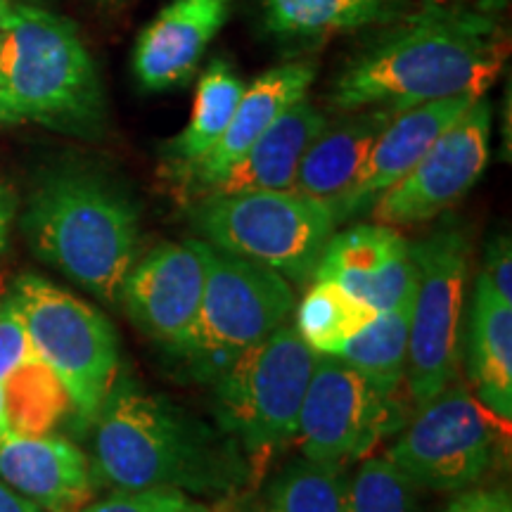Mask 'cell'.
Masks as SVG:
<instances>
[{
	"label": "cell",
	"mask_w": 512,
	"mask_h": 512,
	"mask_svg": "<svg viewBox=\"0 0 512 512\" xmlns=\"http://www.w3.org/2000/svg\"><path fill=\"white\" fill-rule=\"evenodd\" d=\"M503 64L505 41L494 17L427 3L351 57L330 102L342 112L377 105L403 112L458 95L482 98Z\"/></svg>",
	"instance_id": "obj_1"
},
{
	"label": "cell",
	"mask_w": 512,
	"mask_h": 512,
	"mask_svg": "<svg viewBox=\"0 0 512 512\" xmlns=\"http://www.w3.org/2000/svg\"><path fill=\"white\" fill-rule=\"evenodd\" d=\"M93 475L112 489H178L226 496L249 479L247 460L166 396L114 382L93 422Z\"/></svg>",
	"instance_id": "obj_2"
},
{
	"label": "cell",
	"mask_w": 512,
	"mask_h": 512,
	"mask_svg": "<svg viewBox=\"0 0 512 512\" xmlns=\"http://www.w3.org/2000/svg\"><path fill=\"white\" fill-rule=\"evenodd\" d=\"M22 230L38 259L100 302L117 304L140 256V207L117 178L60 166L31 192Z\"/></svg>",
	"instance_id": "obj_3"
},
{
	"label": "cell",
	"mask_w": 512,
	"mask_h": 512,
	"mask_svg": "<svg viewBox=\"0 0 512 512\" xmlns=\"http://www.w3.org/2000/svg\"><path fill=\"white\" fill-rule=\"evenodd\" d=\"M41 124L100 138L107 102L98 67L69 19L12 5L0 22V126Z\"/></svg>",
	"instance_id": "obj_4"
},
{
	"label": "cell",
	"mask_w": 512,
	"mask_h": 512,
	"mask_svg": "<svg viewBox=\"0 0 512 512\" xmlns=\"http://www.w3.org/2000/svg\"><path fill=\"white\" fill-rule=\"evenodd\" d=\"M316 358L302 335L283 325L214 380L216 420L247 453L252 479L264 475L275 453L297 437Z\"/></svg>",
	"instance_id": "obj_5"
},
{
	"label": "cell",
	"mask_w": 512,
	"mask_h": 512,
	"mask_svg": "<svg viewBox=\"0 0 512 512\" xmlns=\"http://www.w3.org/2000/svg\"><path fill=\"white\" fill-rule=\"evenodd\" d=\"M190 223L207 245L271 268L294 283L313 278L339 226L328 202L292 190L197 197Z\"/></svg>",
	"instance_id": "obj_6"
},
{
	"label": "cell",
	"mask_w": 512,
	"mask_h": 512,
	"mask_svg": "<svg viewBox=\"0 0 512 512\" xmlns=\"http://www.w3.org/2000/svg\"><path fill=\"white\" fill-rule=\"evenodd\" d=\"M207 280L200 311L174 349L197 380L214 382L238 358L287 325L294 292L271 268L202 242Z\"/></svg>",
	"instance_id": "obj_7"
},
{
	"label": "cell",
	"mask_w": 512,
	"mask_h": 512,
	"mask_svg": "<svg viewBox=\"0 0 512 512\" xmlns=\"http://www.w3.org/2000/svg\"><path fill=\"white\" fill-rule=\"evenodd\" d=\"M31 347L60 375L81 427H93L119 377V337L112 323L41 275H19L10 292Z\"/></svg>",
	"instance_id": "obj_8"
},
{
	"label": "cell",
	"mask_w": 512,
	"mask_h": 512,
	"mask_svg": "<svg viewBox=\"0 0 512 512\" xmlns=\"http://www.w3.org/2000/svg\"><path fill=\"white\" fill-rule=\"evenodd\" d=\"M418 290L408 335L406 382L415 406L458 382L465 339V287L470 275V240L463 230L439 228L415 242Z\"/></svg>",
	"instance_id": "obj_9"
},
{
	"label": "cell",
	"mask_w": 512,
	"mask_h": 512,
	"mask_svg": "<svg viewBox=\"0 0 512 512\" xmlns=\"http://www.w3.org/2000/svg\"><path fill=\"white\" fill-rule=\"evenodd\" d=\"M387 458L415 489L465 491L482 482L498 451V434L477 396L453 384L418 408Z\"/></svg>",
	"instance_id": "obj_10"
},
{
	"label": "cell",
	"mask_w": 512,
	"mask_h": 512,
	"mask_svg": "<svg viewBox=\"0 0 512 512\" xmlns=\"http://www.w3.org/2000/svg\"><path fill=\"white\" fill-rule=\"evenodd\" d=\"M403 420L396 396L382 394L342 358L318 354L297 430L306 458L342 465L358 460L399 432Z\"/></svg>",
	"instance_id": "obj_11"
},
{
	"label": "cell",
	"mask_w": 512,
	"mask_h": 512,
	"mask_svg": "<svg viewBox=\"0 0 512 512\" xmlns=\"http://www.w3.org/2000/svg\"><path fill=\"white\" fill-rule=\"evenodd\" d=\"M491 102L477 98L434 140L418 164L370 209L375 223L420 226L463 200L489 164Z\"/></svg>",
	"instance_id": "obj_12"
},
{
	"label": "cell",
	"mask_w": 512,
	"mask_h": 512,
	"mask_svg": "<svg viewBox=\"0 0 512 512\" xmlns=\"http://www.w3.org/2000/svg\"><path fill=\"white\" fill-rule=\"evenodd\" d=\"M204 280L202 240L162 242L138 256L121 285L119 302L140 332L174 351L195 323Z\"/></svg>",
	"instance_id": "obj_13"
},
{
	"label": "cell",
	"mask_w": 512,
	"mask_h": 512,
	"mask_svg": "<svg viewBox=\"0 0 512 512\" xmlns=\"http://www.w3.org/2000/svg\"><path fill=\"white\" fill-rule=\"evenodd\" d=\"M313 278L337 283L380 313L415 294L418 264L411 242L399 230L382 223H358L332 233Z\"/></svg>",
	"instance_id": "obj_14"
},
{
	"label": "cell",
	"mask_w": 512,
	"mask_h": 512,
	"mask_svg": "<svg viewBox=\"0 0 512 512\" xmlns=\"http://www.w3.org/2000/svg\"><path fill=\"white\" fill-rule=\"evenodd\" d=\"M475 100L477 98L472 95H458V98L425 102L411 110L396 112L392 121L384 126L380 138L375 140L373 150L368 152L354 185L342 200L332 204L337 223H347L370 214V209L384 192L399 183L420 162L422 155L434 145V140L448 126L456 124Z\"/></svg>",
	"instance_id": "obj_15"
},
{
	"label": "cell",
	"mask_w": 512,
	"mask_h": 512,
	"mask_svg": "<svg viewBox=\"0 0 512 512\" xmlns=\"http://www.w3.org/2000/svg\"><path fill=\"white\" fill-rule=\"evenodd\" d=\"M233 0H174L140 31L133 74L143 91H171L195 76L209 43L230 17Z\"/></svg>",
	"instance_id": "obj_16"
},
{
	"label": "cell",
	"mask_w": 512,
	"mask_h": 512,
	"mask_svg": "<svg viewBox=\"0 0 512 512\" xmlns=\"http://www.w3.org/2000/svg\"><path fill=\"white\" fill-rule=\"evenodd\" d=\"M0 482L41 512H79L98 486L91 458L72 441L10 432L0 439Z\"/></svg>",
	"instance_id": "obj_17"
},
{
	"label": "cell",
	"mask_w": 512,
	"mask_h": 512,
	"mask_svg": "<svg viewBox=\"0 0 512 512\" xmlns=\"http://www.w3.org/2000/svg\"><path fill=\"white\" fill-rule=\"evenodd\" d=\"M313 79L316 67L311 62H287L261 74L252 86L245 88L219 143L188 169L174 174L176 181L192 197L204 195L287 107L306 98Z\"/></svg>",
	"instance_id": "obj_18"
},
{
	"label": "cell",
	"mask_w": 512,
	"mask_h": 512,
	"mask_svg": "<svg viewBox=\"0 0 512 512\" xmlns=\"http://www.w3.org/2000/svg\"><path fill=\"white\" fill-rule=\"evenodd\" d=\"M325 126H328V117L316 105H311L306 98L297 100L254 140L245 155L230 166L204 195L292 190L306 150Z\"/></svg>",
	"instance_id": "obj_19"
},
{
	"label": "cell",
	"mask_w": 512,
	"mask_h": 512,
	"mask_svg": "<svg viewBox=\"0 0 512 512\" xmlns=\"http://www.w3.org/2000/svg\"><path fill=\"white\" fill-rule=\"evenodd\" d=\"M394 114L392 107L377 105L356 110L339 124L325 126L306 150L292 192L328 202L330 207L342 200Z\"/></svg>",
	"instance_id": "obj_20"
},
{
	"label": "cell",
	"mask_w": 512,
	"mask_h": 512,
	"mask_svg": "<svg viewBox=\"0 0 512 512\" xmlns=\"http://www.w3.org/2000/svg\"><path fill=\"white\" fill-rule=\"evenodd\" d=\"M467 375L475 384L477 401L489 413L512 418V302L498 297L482 273L477 275L472 309L463 339Z\"/></svg>",
	"instance_id": "obj_21"
},
{
	"label": "cell",
	"mask_w": 512,
	"mask_h": 512,
	"mask_svg": "<svg viewBox=\"0 0 512 512\" xmlns=\"http://www.w3.org/2000/svg\"><path fill=\"white\" fill-rule=\"evenodd\" d=\"M261 8L271 34L316 41L396 22L411 12V0H261Z\"/></svg>",
	"instance_id": "obj_22"
},
{
	"label": "cell",
	"mask_w": 512,
	"mask_h": 512,
	"mask_svg": "<svg viewBox=\"0 0 512 512\" xmlns=\"http://www.w3.org/2000/svg\"><path fill=\"white\" fill-rule=\"evenodd\" d=\"M0 389H3L5 425L10 434L19 437L53 434L55 427L69 413H74L72 396L60 375L36 351L3 377Z\"/></svg>",
	"instance_id": "obj_23"
},
{
	"label": "cell",
	"mask_w": 512,
	"mask_h": 512,
	"mask_svg": "<svg viewBox=\"0 0 512 512\" xmlns=\"http://www.w3.org/2000/svg\"><path fill=\"white\" fill-rule=\"evenodd\" d=\"M413 299L415 294L403 299L394 309L377 313L337 354V358L349 363L356 373H361L387 396H396L401 384L406 382Z\"/></svg>",
	"instance_id": "obj_24"
},
{
	"label": "cell",
	"mask_w": 512,
	"mask_h": 512,
	"mask_svg": "<svg viewBox=\"0 0 512 512\" xmlns=\"http://www.w3.org/2000/svg\"><path fill=\"white\" fill-rule=\"evenodd\" d=\"M245 93V83L228 62L214 60L197 83L188 126L171 145V174L188 169L219 143Z\"/></svg>",
	"instance_id": "obj_25"
},
{
	"label": "cell",
	"mask_w": 512,
	"mask_h": 512,
	"mask_svg": "<svg viewBox=\"0 0 512 512\" xmlns=\"http://www.w3.org/2000/svg\"><path fill=\"white\" fill-rule=\"evenodd\" d=\"M347 484L342 463L304 456L283 467L261 496H254V512H342Z\"/></svg>",
	"instance_id": "obj_26"
},
{
	"label": "cell",
	"mask_w": 512,
	"mask_h": 512,
	"mask_svg": "<svg viewBox=\"0 0 512 512\" xmlns=\"http://www.w3.org/2000/svg\"><path fill=\"white\" fill-rule=\"evenodd\" d=\"M377 316L375 309L351 297L330 280H316L297 306L294 330L316 354L337 356L339 349Z\"/></svg>",
	"instance_id": "obj_27"
},
{
	"label": "cell",
	"mask_w": 512,
	"mask_h": 512,
	"mask_svg": "<svg viewBox=\"0 0 512 512\" xmlns=\"http://www.w3.org/2000/svg\"><path fill=\"white\" fill-rule=\"evenodd\" d=\"M415 491L387 456L368 458L349 479L342 512H420Z\"/></svg>",
	"instance_id": "obj_28"
},
{
	"label": "cell",
	"mask_w": 512,
	"mask_h": 512,
	"mask_svg": "<svg viewBox=\"0 0 512 512\" xmlns=\"http://www.w3.org/2000/svg\"><path fill=\"white\" fill-rule=\"evenodd\" d=\"M204 505L178 489H114V494L86 503L79 512H200Z\"/></svg>",
	"instance_id": "obj_29"
},
{
	"label": "cell",
	"mask_w": 512,
	"mask_h": 512,
	"mask_svg": "<svg viewBox=\"0 0 512 512\" xmlns=\"http://www.w3.org/2000/svg\"><path fill=\"white\" fill-rule=\"evenodd\" d=\"M31 354H34V347H31L27 325L8 294L0 302V382Z\"/></svg>",
	"instance_id": "obj_30"
},
{
	"label": "cell",
	"mask_w": 512,
	"mask_h": 512,
	"mask_svg": "<svg viewBox=\"0 0 512 512\" xmlns=\"http://www.w3.org/2000/svg\"><path fill=\"white\" fill-rule=\"evenodd\" d=\"M512 247L508 235H501L491 242L486 249V261L482 268V275L489 280L498 297L505 302H512Z\"/></svg>",
	"instance_id": "obj_31"
},
{
	"label": "cell",
	"mask_w": 512,
	"mask_h": 512,
	"mask_svg": "<svg viewBox=\"0 0 512 512\" xmlns=\"http://www.w3.org/2000/svg\"><path fill=\"white\" fill-rule=\"evenodd\" d=\"M444 512H512V498L508 486H470L460 491Z\"/></svg>",
	"instance_id": "obj_32"
},
{
	"label": "cell",
	"mask_w": 512,
	"mask_h": 512,
	"mask_svg": "<svg viewBox=\"0 0 512 512\" xmlns=\"http://www.w3.org/2000/svg\"><path fill=\"white\" fill-rule=\"evenodd\" d=\"M211 512H254V494H242V491H233V494L219 496L214 505H209Z\"/></svg>",
	"instance_id": "obj_33"
},
{
	"label": "cell",
	"mask_w": 512,
	"mask_h": 512,
	"mask_svg": "<svg viewBox=\"0 0 512 512\" xmlns=\"http://www.w3.org/2000/svg\"><path fill=\"white\" fill-rule=\"evenodd\" d=\"M0 512H41L34 503L12 491L8 484L0 482Z\"/></svg>",
	"instance_id": "obj_34"
},
{
	"label": "cell",
	"mask_w": 512,
	"mask_h": 512,
	"mask_svg": "<svg viewBox=\"0 0 512 512\" xmlns=\"http://www.w3.org/2000/svg\"><path fill=\"white\" fill-rule=\"evenodd\" d=\"M12 214H15V200H12L10 190L0 185V252L8 245V230Z\"/></svg>",
	"instance_id": "obj_35"
},
{
	"label": "cell",
	"mask_w": 512,
	"mask_h": 512,
	"mask_svg": "<svg viewBox=\"0 0 512 512\" xmlns=\"http://www.w3.org/2000/svg\"><path fill=\"white\" fill-rule=\"evenodd\" d=\"M8 434V425H5V413H3V389H0V439Z\"/></svg>",
	"instance_id": "obj_36"
},
{
	"label": "cell",
	"mask_w": 512,
	"mask_h": 512,
	"mask_svg": "<svg viewBox=\"0 0 512 512\" xmlns=\"http://www.w3.org/2000/svg\"><path fill=\"white\" fill-rule=\"evenodd\" d=\"M12 0H0V22H3L5 17H8V12H10V8H12Z\"/></svg>",
	"instance_id": "obj_37"
},
{
	"label": "cell",
	"mask_w": 512,
	"mask_h": 512,
	"mask_svg": "<svg viewBox=\"0 0 512 512\" xmlns=\"http://www.w3.org/2000/svg\"><path fill=\"white\" fill-rule=\"evenodd\" d=\"M200 512H211V508H209V505H204V508H202Z\"/></svg>",
	"instance_id": "obj_38"
}]
</instances>
